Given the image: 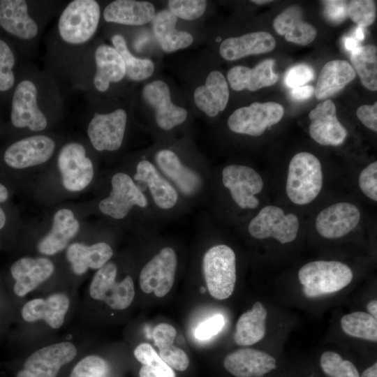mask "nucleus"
Wrapping results in <instances>:
<instances>
[{"label": "nucleus", "mask_w": 377, "mask_h": 377, "mask_svg": "<svg viewBox=\"0 0 377 377\" xmlns=\"http://www.w3.org/2000/svg\"><path fill=\"white\" fill-rule=\"evenodd\" d=\"M355 38L357 40L361 41L364 38V29L362 27H357L355 31Z\"/></svg>", "instance_id": "bf43d9fd"}, {"label": "nucleus", "mask_w": 377, "mask_h": 377, "mask_svg": "<svg viewBox=\"0 0 377 377\" xmlns=\"http://www.w3.org/2000/svg\"><path fill=\"white\" fill-rule=\"evenodd\" d=\"M126 122V112L121 108L110 113L95 114L87 128L94 148L98 151L119 149L123 142Z\"/></svg>", "instance_id": "4468645a"}, {"label": "nucleus", "mask_w": 377, "mask_h": 377, "mask_svg": "<svg viewBox=\"0 0 377 377\" xmlns=\"http://www.w3.org/2000/svg\"><path fill=\"white\" fill-rule=\"evenodd\" d=\"M367 310L371 316L377 318V301L376 300L371 301L367 304Z\"/></svg>", "instance_id": "13d9d810"}, {"label": "nucleus", "mask_w": 377, "mask_h": 377, "mask_svg": "<svg viewBox=\"0 0 377 377\" xmlns=\"http://www.w3.org/2000/svg\"><path fill=\"white\" fill-rule=\"evenodd\" d=\"M313 69L309 65L301 64L289 68L284 76V83L289 88L302 87L314 79Z\"/></svg>", "instance_id": "a18cd8bd"}, {"label": "nucleus", "mask_w": 377, "mask_h": 377, "mask_svg": "<svg viewBox=\"0 0 377 377\" xmlns=\"http://www.w3.org/2000/svg\"><path fill=\"white\" fill-rule=\"evenodd\" d=\"M320 363L322 370L329 377H360L355 366L350 361L343 360L337 353L324 352Z\"/></svg>", "instance_id": "ea45409f"}, {"label": "nucleus", "mask_w": 377, "mask_h": 377, "mask_svg": "<svg viewBox=\"0 0 377 377\" xmlns=\"http://www.w3.org/2000/svg\"><path fill=\"white\" fill-rule=\"evenodd\" d=\"M314 94V87L304 85L293 88L290 92L292 98L297 101H304L310 98Z\"/></svg>", "instance_id": "5fc2aeb1"}, {"label": "nucleus", "mask_w": 377, "mask_h": 377, "mask_svg": "<svg viewBox=\"0 0 377 377\" xmlns=\"http://www.w3.org/2000/svg\"><path fill=\"white\" fill-rule=\"evenodd\" d=\"M343 44L346 49L351 52L359 47V42L353 36L344 38Z\"/></svg>", "instance_id": "6e6d98bb"}, {"label": "nucleus", "mask_w": 377, "mask_h": 377, "mask_svg": "<svg viewBox=\"0 0 377 377\" xmlns=\"http://www.w3.org/2000/svg\"><path fill=\"white\" fill-rule=\"evenodd\" d=\"M358 208L349 202H338L327 207L317 216L316 228L324 238L336 239L345 236L359 223Z\"/></svg>", "instance_id": "a211bd4d"}, {"label": "nucleus", "mask_w": 377, "mask_h": 377, "mask_svg": "<svg viewBox=\"0 0 377 377\" xmlns=\"http://www.w3.org/2000/svg\"><path fill=\"white\" fill-rule=\"evenodd\" d=\"M283 107L276 102H255L235 110L228 117V126L234 133L260 136L266 128L281 121Z\"/></svg>", "instance_id": "423d86ee"}, {"label": "nucleus", "mask_w": 377, "mask_h": 377, "mask_svg": "<svg viewBox=\"0 0 377 377\" xmlns=\"http://www.w3.org/2000/svg\"><path fill=\"white\" fill-rule=\"evenodd\" d=\"M324 14L333 24H339L347 16V3L345 1H323Z\"/></svg>", "instance_id": "3c124183"}, {"label": "nucleus", "mask_w": 377, "mask_h": 377, "mask_svg": "<svg viewBox=\"0 0 377 377\" xmlns=\"http://www.w3.org/2000/svg\"><path fill=\"white\" fill-rule=\"evenodd\" d=\"M112 254L111 246L105 242L91 246L73 243L66 251V257L71 264V268L78 275L84 274L89 268L100 269L108 263Z\"/></svg>", "instance_id": "473e14b6"}, {"label": "nucleus", "mask_w": 377, "mask_h": 377, "mask_svg": "<svg viewBox=\"0 0 377 377\" xmlns=\"http://www.w3.org/2000/svg\"><path fill=\"white\" fill-rule=\"evenodd\" d=\"M342 330L348 335L371 341H377V320L370 314L355 311L341 319Z\"/></svg>", "instance_id": "58836bf2"}, {"label": "nucleus", "mask_w": 377, "mask_h": 377, "mask_svg": "<svg viewBox=\"0 0 377 377\" xmlns=\"http://www.w3.org/2000/svg\"><path fill=\"white\" fill-rule=\"evenodd\" d=\"M347 15L359 27L371 25L376 17V7L374 1L353 0L347 6Z\"/></svg>", "instance_id": "79ce46f5"}, {"label": "nucleus", "mask_w": 377, "mask_h": 377, "mask_svg": "<svg viewBox=\"0 0 377 377\" xmlns=\"http://www.w3.org/2000/svg\"><path fill=\"white\" fill-rule=\"evenodd\" d=\"M101 8L95 0H74L62 11L58 22L60 38L70 45L89 41L96 33Z\"/></svg>", "instance_id": "7ed1b4c3"}, {"label": "nucleus", "mask_w": 377, "mask_h": 377, "mask_svg": "<svg viewBox=\"0 0 377 377\" xmlns=\"http://www.w3.org/2000/svg\"><path fill=\"white\" fill-rule=\"evenodd\" d=\"M353 272L346 264L336 260H317L302 266L298 278L304 295L318 297L338 292L352 281Z\"/></svg>", "instance_id": "f03ea898"}, {"label": "nucleus", "mask_w": 377, "mask_h": 377, "mask_svg": "<svg viewBox=\"0 0 377 377\" xmlns=\"http://www.w3.org/2000/svg\"><path fill=\"white\" fill-rule=\"evenodd\" d=\"M156 161L163 172L185 195H192L200 188L199 175L184 165L175 152L162 149L157 152Z\"/></svg>", "instance_id": "72a5a7b5"}, {"label": "nucleus", "mask_w": 377, "mask_h": 377, "mask_svg": "<svg viewBox=\"0 0 377 377\" xmlns=\"http://www.w3.org/2000/svg\"><path fill=\"white\" fill-rule=\"evenodd\" d=\"M353 69L362 85L370 91L377 90V48L374 45L359 46L351 52Z\"/></svg>", "instance_id": "c9c22d12"}, {"label": "nucleus", "mask_w": 377, "mask_h": 377, "mask_svg": "<svg viewBox=\"0 0 377 377\" xmlns=\"http://www.w3.org/2000/svg\"><path fill=\"white\" fill-rule=\"evenodd\" d=\"M54 148V141L48 136H29L10 144L4 150L2 160L8 168L22 170L47 161Z\"/></svg>", "instance_id": "9d476101"}, {"label": "nucleus", "mask_w": 377, "mask_h": 377, "mask_svg": "<svg viewBox=\"0 0 377 377\" xmlns=\"http://www.w3.org/2000/svg\"><path fill=\"white\" fill-rule=\"evenodd\" d=\"M0 27L10 35L29 40L36 37L38 27L24 0L0 1Z\"/></svg>", "instance_id": "412c9836"}, {"label": "nucleus", "mask_w": 377, "mask_h": 377, "mask_svg": "<svg viewBox=\"0 0 377 377\" xmlns=\"http://www.w3.org/2000/svg\"><path fill=\"white\" fill-rule=\"evenodd\" d=\"M176 334V330L171 325L161 323L155 327L152 336L155 346L161 350L173 345Z\"/></svg>", "instance_id": "8fccbe9b"}, {"label": "nucleus", "mask_w": 377, "mask_h": 377, "mask_svg": "<svg viewBox=\"0 0 377 377\" xmlns=\"http://www.w3.org/2000/svg\"><path fill=\"white\" fill-rule=\"evenodd\" d=\"M274 38L266 31H255L241 36L230 37L220 45L221 56L229 61L271 52L275 47Z\"/></svg>", "instance_id": "5701e85b"}, {"label": "nucleus", "mask_w": 377, "mask_h": 377, "mask_svg": "<svg viewBox=\"0 0 377 377\" xmlns=\"http://www.w3.org/2000/svg\"><path fill=\"white\" fill-rule=\"evenodd\" d=\"M10 121L17 128L40 131L47 126L45 114L38 105V90L30 80H23L15 87L11 102Z\"/></svg>", "instance_id": "6e6552de"}, {"label": "nucleus", "mask_w": 377, "mask_h": 377, "mask_svg": "<svg viewBox=\"0 0 377 377\" xmlns=\"http://www.w3.org/2000/svg\"><path fill=\"white\" fill-rule=\"evenodd\" d=\"M79 228V222L71 210H58L54 216L51 230L38 242V250L45 255H54L62 251Z\"/></svg>", "instance_id": "cd10ccee"}, {"label": "nucleus", "mask_w": 377, "mask_h": 377, "mask_svg": "<svg viewBox=\"0 0 377 377\" xmlns=\"http://www.w3.org/2000/svg\"><path fill=\"white\" fill-rule=\"evenodd\" d=\"M151 21L154 36L165 52L184 49L193 43L190 33L175 29L177 17L169 10L158 12Z\"/></svg>", "instance_id": "c756f323"}, {"label": "nucleus", "mask_w": 377, "mask_h": 377, "mask_svg": "<svg viewBox=\"0 0 377 377\" xmlns=\"http://www.w3.org/2000/svg\"><path fill=\"white\" fill-rule=\"evenodd\" d=\"M223 366L235 377H263L276 368V361L264 351L246 348L228 355Z\"/></svg>", "instance_id": "6ab92c4d"}, {"label": "nucleus", "mask_w": 377, "mask_h": 377, "mask_svg": "<svg viewBox=\"0 0 377 377\" xmlns=\"http://www.w3.org/2000/svg\"><path fill=\"white\" fill-rule=\"evenodd\" d=\"M251 2L253 3H255L256 4H265V3H269V2H272V1H267V0H254V1H251Z\"/></svg>", "instance_id": "680f3d73"}, {"label": "nucleus", "mask_w": 377, "mask_h": 377, "mask_svg": "<svg viewBox=\"0 0 377 377\" xmlns=\"http://www.w3.org/2000/svg\"><path fill=\"white\" fill-rule=\"evenodd\" d=\"M15 64V57L13 50L5 40L0 38V92L8 91L14 86Z\"/></svg>", "instance_id": "a19ab883"}, {"label": "nucleus", "mask_w": 377, "mask_h": 377, "mask_svg": "<svg viewBox=\"0 0 377 377\" xmlns=\"http://www.w3.org/2000/svg\"><path fill=\"white\" fill-rule=\"evenodd\" d=\"M112 191L108 197L102 200L100 211L115 219L126 217L133 206L145 208L148 202L145 195L133 182L129 175L118 172L113 175Z\"/></svg>", "instance_id": "9b49d317"}, {"label": "nucleus", "mask_w": 377, "mask_h": 377, "mask_svg": "<svg viewBox=\"0 0 377 377\" xmlns=\"http://www.w3.org/2000/svg\"><path fill=\"white\" fill-rule=\"evenodd\" d=\"M58 167L62 184L70 191H80L91 182L93 163L86 156L84 146L76 142L66 144L58 156Z\"/></svg>", "instance_id": "1a4fd4ad"}, {"label": "nucleus", "mask_w": 377, "mask_h": 377, "mask_svg": "<svg viewBox=\"0 0 377 377\" xmlns=\"http://www.w3.org/2000/svg\"><path fill=\"white\" fill-rule=\"evenodd\" d=\"M358 184L367 197L377 201V161L372 162L362 170Z\"/></svg>", "instance_id": "49530a36"}, {"label": "nucleus", "mask_w": 377, "mask_h": 377, "mask_svg": "<svg viewBox=\"0 0 377 377\" xmlns=\"http://www.w3.org/2000/svg\"><path fill=\"white\" fill-rule=\"evenodd\" d=\"M16 377H34V376H32L30 373H29L27 371L23 369L17 374Z\"/></svg>", "instance_id": "052dcab7"}, {"label": "nucleus", "mask_w": 377, "mask_h": 377, "mask_svg": "<svg viewBox=\"0 0 377 377\" xmlns=\"http://www.w3.org/2000/svg\"><path fill=\"white\" fill-rule=\"evenodd\" d=\"M117 268L114 263H107L94 276L89 287L92 298L105 302L115 310L125 309L132 303L135 290L132 278L126 276L117 282Z\"/></svg>", "instance_id": "39448f33"}, {"label": "nucleus", "mask_w": 377, "mask_h": 377, "mask_svg": "<svg viewBox=\"0 0 377 377\" xmlns=\"http://www.w3.org/2000/svg\"><path fill=\"white\" fill-rule=\"evenodd\" d=\"M225 320L221 314H216L202 322L196 327L194 335L197 339L206 340L218 334L223 328Z\"/></svg>", "instance_id": "09e8293b"}, {"label": "nucleus", "mask_w": 377, "mask_h": 377, "mask_svg": "<svg viewBox=\"0 0 377 377\" xmlns=\"http://www.w3.org/2000/svg\"><path fill=\"white\" fill-rule=\"evenodd\" d=\"M77 354L71 342H61L40 348L24 362V369L34 377H56L61 367L71 362Z\"/></svg>", "instance_id": "f3484780"}, {"label": "nucleus", "mask_w": 377, "mask_h": 377, "mask_svg": "<svg viewBox=\"0 0 377 377\" xmlns=\"http://www.w3.org/2000/svg\"><path fill=\"white\" fill-rule=\"evenodd\" d=\"M158 355L170 367L179 371H185L189 365L186 353L173 345L159 350Z\"/></svg>", "instance_id": "de8ad7c7"}, {"label": "nucleus", "mask_w": 377, "mask_h": 377, "mask_svg": "<svg viewBox=\"0 0 377 377\" xmlns=\"http://www.w3.org/2000/svg\"><path fill=\"white\" fill-rule=\"evenodd\" d=\"M274 61L272 59L263 60L253 68L244 66H235L227 73L231 88L235 91L248 89L251 91L275 84L279 78L274 72Z\"/></svg>", "instance_id": "393cba45"}, {"label": "nucleus", "mask_w": 377, "mask_h": 377, "mask_svg": "<svg viewBox=\"0 0 377 377\" xmlns=\"http://www.w3.org/2000/svg\"><path fill=\"white\" fill-rule=\"evenodd\" d=\"M113 47L124 59L126 75L134 81H141L149 77L154 71V64L149 59H140L133 56L129 51L126 40L120 34L112 38Z\"/></svg>", "instance_id": "e433bc0d"}, {"label": "nucleus", "mask_w": 377, "mask_h": 377, "mask_svg": "<svg viewBox=\"0 0 377 377\" xmlns=\"http://www.w3.org/2000/svg\"><path fill=\"white\" fill-rule=\"evenodd\" d=\"M107 362L96 355H89L80 360L72 370L70 377H108Z\"/></svg>", "instance_id": "37998d69"}, {"label": "nucleus", "mask_w": 377, "mask_h": 377, "mask_svg": "<svg viewBox=\"0 0 377 377\" xmlns=\"http://www.w3.org/2000/svg\"><path fill=\"white\" fill-rule=\"evenodd\" d=\"M299 227V220L295 214H286L281 208L269 205L263 207L251 219L248 230L254 238L272 237L281 244H286L296 238Z\"/></svg>", "instance_id": "0eeeda50"}, {"label": "nucleus", "mask_w": 377, "mask_h": 377, "mask_svg": "<svg viewBox=\"0 0 377 377\" xmlns=\"http://www.w3.org/2000/svg\"><path fill=\"white\" fill-rule=\"evenodd\" d=\"M222 182L239 207L254 209L258 207L259 201L255 195L262 191L263 181L254 169L242 165H228L222 171Z\"/></svg>", "instance_id": "ddd939ff"}, {"label": "nucleus", "mask_w": 377, "mask_h": 377, "mask_svg": "<svg viewBox=\"0 0 377 377\" xmlns=\"http://www.w3.org/2000/svg\"><path fill=\"white\" fill-rule=\"evenodd\" d=\"M229 96L228 82L218 71L210 72L205 84L198 87L193 93L196 106L210 117H214L219 112L224 110Z\"/></svg>", "instance_id": "b1692460"}, {"label": "nucleus", "mask_w": 377, "mask_h": 377, "mask_svg": "<svg viewBox=\"0 0 377 377\" xmlns=\"http://www.w3.org/2000/svg\"><path fill=\"white\" fill-rule=\"evenodd\" d=\"M323 171L319 159L313 154L300 152L290 160L286 191L288 198L299 205L311 202L323 187Z\"/></svg>", "instance_id": "f257e3e1"}, {"label": "nucleus", "mask_w": 377, "mask_h": 377, "mask_svg": "<svg viewBox=\"0 0 377 377\" xmlns=\"http://www.w3.org/2000/svg\"><path fill=\"white\" fill-rule=\"evenodd\" d=\"M134 355L142 364L140 377H175L172 369L163 361L150 344H139L134 350Z\"/></svg>", "instance_id": "4c0bfd02"}, {"label": "nucleus", "mask_w": 377, "mask_h": 377, "mask_svg": "<svg viewBox=\"0 0 377 377\" xmlns=\"http://www.w3.org/2000/svg\"><path fill=\"white\" fill-rule=\"evenodd\" d=\"M357 117L370 130L377 131V103L373 105H363L357 108Z\"/></svg>", "instance_id": "603ef678"}, {"label": "nucleus", "mask_w": 377, "mask_h": 377, "mask_svg": "<svg viewBox=\"0 0 377 377\" xmlns=\"http://www.w3.org/2000/svg\"><path fill=\"white\" fill-rule=\"evenodd\" d=\"M69 307V299L64 293H55L45 299L27 302L22 307V318L27 322L43 319L51 327L58 329L64 323Z\"/></svg>", "instance_id": "4be33fe9"}, {"label": "nucleus", "mask_w": 377, "mask_h": 377, "mask_svg": "<svg viewBox=\"0 0 377 377\" xmlns=\"http://www.w3.org/2000/svg\"><path fill=\"white\" fill-rule=\"evenodd\" d=\"M169 10L177 17L186 20H193L201 17L207 7L204 0H170L168 1Z\"/></svg>", "instance_id": "c03bdc74"}, {"label": "nucleus", "mask_w": 377, "mask_h": 377, "mask_svg": "<svg viewBox=\"0 0 377 377\" xmlns=\"http://www.w3.org/2000/svg\"><path fill=\"white\" fill-rule=\"evenodd\" d=\"M360 377H377V363L365 369Z\"/></svg>", "instance_id": "4d7b16f0"}, {"label": "nucleus", "mask_w": 377, "mask_h": 377, "mask_svg": "<svg viewBox=\"0 0 377 377\" xmlns=\"http://www.w3.org/2000/svg\"><path fill=\"white\" fill-rule=\"evenodd\" d=\"M355 76V70L348 61H330L324 65L319 74L314 94L319 100L325 99L344 88Z\"/></svg>", "instance_id": "2f4dec72"}, {"label": "nucleus", "mask_w": 377, "mask_h": 377, "mask_svg": "<svg viewBox=\"0 0 377 377\" xmlns=\"http://www.w3.org/2000/svg\"><path fill=\"white\" fill-rule=\"evenodd\" d=\"M54 267L46 258L23 257L14 262L10 269L15 281L13 290L18 297H24L53 273Z\"/></svg>", "instance_id": "aec40b11"}, {"label": "nucleus", "mask_w": 377, "mask_h": 377, "mask_svg": "<svg viewBox=\"0 0 377 377\" xmlns=\"http://www.w3.org/2000/svg\"><path fill=\"white\" fill-rule=\"evenodd\" d=\"M177 255L173 249L165 247L142 269L140 286L145 293H154L158 297L171 290L177 269Z\"/></svg>", "instance_id": "f8f14e48"}, {"label": "nucleus", "mask_w": 377, "mask_h": 377, "mask_svg": "<svg viewBox=\"0 0 377 377\" xmlns=\"http://www.w3.org/2000/svg\"><path fill=\"white\" fill-rule=\"evenodd\" d=\"M94 59L96 73L93 82L98 91H106L110 83L118 82L126 75L124 59L114 47L99 45L96 49Z\"/></svg>", "instance_id": "bb28decb"}, {"label": "nucleus", "mask_w": 377, "mask_h": 377, "mask_svg": "<svg viewBox=\"0 0 377 377\" xmlns=\"http://www.w3.org/2000/svg\"><path fill=\"white\" fill-rule=\"evenodd\" d=\"M267 311L260 302L240 316L234 340L239 346H251L263 339L266 332Z\"/></svg>", "instance_id": "f704fd0d"}, {"label": "nucleus", "mask_w": 377, "mask_h": 377, "mask_svg": "<svg viewBox=\"0 0 377 377\" xmlns=\"http://www.w3.org/2000/svg\"><path fill=\"white\" fill-rule=\"evenodd\" d=\"M9 195L8 187L0 182V231L6 228L8 223V216L2 205L9 199Z\"/></svg>", "instance_id": "864d4df0"}, {"label": "nucleus", "mask_w": 377, "mask_h": 377, "mask_svg": "<svg viewBox=\"0 0 377 377\" xmlns=\"http://www.w3.org/2000/svg\"><path fill=\"white\" fill-rule=\"evenodd\" d=\"M134 178L147 185L154 202L159 208L169 209L176 205L178 200L176 190L149 161L142 160L138 163Z\"/></svg>", "instance_id": "7c9ffc66"}, {"label": "nucleus", "mask_w": 377, "mask_h": 377, "mask_svg": "<svg viewBox=\"0 0 377 377\" xmlns=\"http://www.w3.org/2000/svg\"><path fill=\"white\" fill-rule=\"evenodd\" d=\"M142 96L154 109L156 122L159 128L169 131L186 120V110L172 103L170 89L165 82L155 80L148 83L144 87Z\"/></svg>", "instance_id": "2eb2a0df"}, {"label": "nucleus", "mask_w": 377, "mask_h": 377, "mask_svg": "<svg viewBox=\"0 0 377 377\" xmlns=\"http://www.w3.org/2000/svg\"><path fill=\"white\" fill-rule=\"evenodd\" d=\"M203 272L210 295L226 300L233 293L236 282L235 254L227 245L210 248L203 257Z\"/></svg>", "instance_id": "20e7f679"}, {"label": "nucleus", "mask_w": 377, "mask_h": 377, "mask_svg": "<svg viewBox=\"0 0 377 377\" xmlns=\"http://www.w3.org/2000/svg\"><path fill=\"white\" fill-rule=\"evenodd\" d=\"M273 27L287 41L301 45L311 43L317 35L316 28L302 20L301 9L296 6L279 14L274 20Z\"/></svg>", "instance_id": "c85d7f7f"}, {"label": "nucleus", "mask_w": 377, "mask_h": 377, "mask_svg": "<svg viewBox=\"0 0 377 377\" xmlns=\"http://www.w3.org/2000/svg\"><path fill=\"white\" fill-rule=\"evenodd\" d=\"M155 14V8L150 2L116 0L106 6L103 15L108 22L140 26L151 21Z\"/></svg>", "instance_id": "a878e982"}, {"label": "nucleus", "mask_w": 377, "mask_h": 377, "mask_svg": "<svg viewBox=\"0 0 377 377\" xmlns=\"http://www.w3.org/2000/svg\"><path fill=\"white\" fill-rule=\"evenodd\" d=\"M311 120L309 134L313 140L323 146L341 145L347 130L337 117L335 104L330 99L319 103L309 114Z\"/></svg>", "instance_id": "dca6fc26"}]
</instances>
